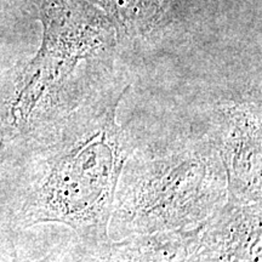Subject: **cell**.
Returning a JSON list of instances; mask_svg holds the SVG:
<instances>
[{"label": "cell", "instance_id": "cell-2", "mask_svg": "<svg viewBox=\"0 0 262 262\" xmlns=\"http://www.w3.org/2000/svg\"><path fill=\"white\" fill-rule=\"evenodd\" d=\"M226 199L224 165L204 126H175L141 139L127 158L108 228L122 237L191 228Z\"/></svg>", "mask_w": 262, "mask_h": 262}, {"label": "cell", "instance_id": "cell-1", "mask_svg": "<svg viewBox=\"0 0 262 262\" xmlns=\"http://www.w3.org/2000/svg\"><path fill=\"white\" fill-rule=\"evenodd\" d=\"M127 89L108 86L90 95L18 153L24 170L10 211L12 228L54 222L71 227L78 241H107L120 173L141 141L131 123L117 122Z\"/></svg>", "mask_w": 262, "mask_h": 262}, {"label": "cell", "instance_id": "cell-4", "mask_svg": "<svg viewBox=\"0 0 262 262\" xmlns=\"http://www.w3.org/2000/svg\"><path fill=\"white\" fill-rule=\"evenodd\" d=\"M262 201L247 203L227 196L204 221L196 249L201 262H260Z\"/></svg>", "mask_w": 262, "mask_h": 262}, {"label": "cell", "instance_id": "cell-5", "mask_svg": "<svg viewBox=\"0 0 262 262\" xmlns=\"http://www.w3.org/2000/svg\"><path fill=\"white\" fill-rule=\"evenodd\" d=\"M101 6L119 19L124 27L140 31L149 28L160 14L165 0H97Z\"/></svg>", "mask_w": 262, "mask_h": 262}, {"label": "cell", "instance_id": "cell-3", "mask_svg": "<svg viewBox=\"0 0 262 262\" xmlns=\"http://www.w3.org/2000/svg\"><path fill=\"white\" fill-rule=\"evenodd\" d=\"M261 102L244 98L217 104L205 123L227 180V196L241 202L262 201Z\"/></svg>", "mask_w": 262, "mask_h": 262}]
</instances>
